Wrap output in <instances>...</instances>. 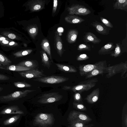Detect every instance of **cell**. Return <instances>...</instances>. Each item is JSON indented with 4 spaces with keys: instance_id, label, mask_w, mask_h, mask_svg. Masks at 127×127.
I'll use <instances>...</instances> for the list:
<instances>
[{
    "instance_id": "6da1fadb",
    "label": "cell",
    "mask_w": 127,
    "mask_h": 127,
    "mask_svg": "<svg viewBox=\"0 0 127 127\" xmlns=\"http://www.w3.org/2000/svg\"><path fill=\"white\" fill-rule=\"evenodd\" d=\"M67 120L70 124L76 122H83L88 124L92 119L84 113L75 110L69 113Z\"/></svg>"
},
{
    "instance_id": "7a4b0ae2",
    "label": "cell",
    "mask_w": 127,
    "mask_h": 127,
    "mask_svg": "<svg viewBox=\"0 0 127 127\" xmlns=\"http://www.w3.org/2000/svg\"><path fill=\"white\" fill-rule=\"evenodd\" d=\"M54 122L53 115L52 114L40 113L35 117L34 121L37 125L42 127H47L52 125Z\"/></svg>"
},
{
    "instance_id": "3957f363",
    "label": "cell",
    "mask_w": 127,
    "mask_h": 127,
    "mask_svg": "<svg viewBox=\"0 0 127 127\" xmlns=\"http://www.w3.org/2000/svg\"><path fill=\"white\" fill-rule=\"evenodd\" d=\"M35 90H26L15 92L6 95L0 96V102L7 103L11 101L17 100L27 95L29 93Z\"/></svg>"
},
{
    "instance_id": "277c9868",
    "label": "cell",
    "mask_w": 127,
    "mask_h": 127,
    "mask_svg": "<svg viewBox=\"0 0 127 127\" xmlns=\"http://www.w3.org/2000/svg\"><path fill=\"white\" fill-rule=\"evenodd\" d=\"M62 97V95L59 93L52 92L45 93L39 97V99L38 102L41 104L48 103L59 101Z\"/></svg>"
},
{
    "instance_id": "5b68a950",
    "label": "cell",
    "mask_w": 127,
    "mask_h": 127,
    "mask_svg": "<svg viewBox=\"0 0 127 127\" xmlns=\"http://www.w3.org/2000/svg\"><path fill=\"white\" fill-rule=\"evenodd\" d=\"M68 79V78L63 76L54 75L37 78L33 80L43 83L56 84L63 83Z\"/></svg>"
},
{
    "instance_id": "8992f818",
    "label": "cell",
    "mask_w": 127,
    "mask_h": 127,
    "mask_svg": "<svg viewBox=\"0 0 127 127\" xmlns=\"http://www.w3.org/2000/svg\"><path fill=\"white\" fill-rule=\"evenodd\" d=\"M67 9L70 15L85 16L91 13L89 9L84 6L78 4L73 5L70 7H67Z\"/></svg>"
},
{
    "instance_id": "52a82bcc",
    "label": "cell",
    "mask_w": 127,
    "mask_h": 127,
    "mask_svg": "<svg viewBox=\"0 0 127 127\" xmlns=\"http://www.w3.org/2000/svg\"><path fill=\"white\" fill-rule=\"evenodd\" d=\"M24 114V112L17 105L7 106L0 109V115L2 116Z\"/></svg>"
},
{
    "instance_id": "ba28073f",
    "label": "cell",
    "mask_w": 127,
    "mask_h": 127,
    "mask_svg": "<svg viewBox=\"0 0 127 127\" xmlns=\"http://www.w3.org/2000/svg\"><path fill=\"white\" fill-rule=\"evenodd\" d=\"M19 73L21 77L27 79L40 78L45 76L43 73L37 69H32L20 72Z\"/></svg>"
},
{
    "instance_id": "9c48e42d",
    "label": "cell",
    "mask_w": 127,
    "mask_h": 127,
    "mask_svg": "<svg viewBox=\"0 0 127 127\" xmlns=\"http://www.w3.org/2000/svg\"><path fill=\"white\" fill-rule=\"evenodd\" d=\"M21 114L13 115L4 120L2 119L0 122V125L2 127H8L15 125L20 119Z\"/></svg>"
},
{
    "instance_id": "30bf717a",
    "label": "cell",
    "mask_w": 127,
    "mask_h": 127,
    "mask_svg": "<svg viewBox=\"0 0 127 127\" xmlns=\"http://www.w3.org/2000/svg\"><path fill=\"white\" fill-rule=\"evenodd\" d=\"M91 25L95 28L96 31L99 34L107 35L109 33L111 28L107 27L102 23L95 21L93 22Z\"/></svg>"
},
{
    "instance_id": "8fae6325",
    "label": "cell",
    "mask_w": 127,
    "mask_h": 127,
    "mask_svg": "<svg viewBox=\"0 0 127 127\" xmlns=\"http://www.w3.org/2000/svg\"><path fill=\"white\" fill-rule=\"evenodd\" d=\"M45 5V1L41 0H32L29 3V8L32 12L41 10L44 8Z\"/></svg>"
},
{
    "instance_id": "7c38bea8",
    "label": "cell",
    "mask_w": 127,
    "mask_h": 127,
    "mask_svg": "<svg viewBox=\"0 0 127 127\" xmlns=\"http://www.w3.org/2000/svg\"><path fill=\"white\" fill-rule=\"evenodd\" d=\"M84 41L86 43L91 42L94 44L99 43L101 40L97 37L93 33L89 32H86L83 37Z\"/></svg>"
},
{
    "instance_id": "4fadbf2b",
    "label": "cell",
    "mask_w": 127,
    "mask_h": 127,
    "mask_svg": "<svg viewBox=\"0 0 127 127\" xmlns=\"http://www.w3.org/2000/svg\"><path fill=\"white\" fill-rule=\"evenodd\" d=\"M65 21L71 24H79L85 21V20L77 15H67L65 17Z\"/></svg>"
},
{
    "instance_id": "5bb4252c",
    "label": "cell",
    "mask_w": 127,
    "mask_h": 127,
    "mask_svg": "<svg viewBox=\"0 0 127 127\" xmlns=\"http://www.w3.org/2000/svg\"><path fill=\"white\" fill-rule=\"evenodd\" d=\"M114 9H120L127 11V0H117L114 4Z\"/></svg>"
},
{
    "instance_id": "9a60e30c",
    "label": "cell",
    "mask_w": 127,
    "mask_h": 127,
    "mask_svg": "<svg viewBox=\"0 0 127 127\" xmlns=\"http://www.w3.org/2000/svg\"><path fill=\"white\" fill-rule=\"evenodd\" d=\"M78 34V32L76 30L72 29L70 30L67 36V40L68 42L70 43L75 42Z\"/></svg>"
},
{
    "instance_id": "2e32d148",
    "label": "cell",
    "mask_w": 127,
    "mask_h": 127,
    "mask_svg": "<svg viewBox=\"0 0 127 127\" xmlns=\"http://www.w3.org/2000/svg\"><path fill=\"white\" fill-rule=\"evenodd\" d=\"M115 47L114 44L111 42L107 43L103 46L99 51V54H105L109 53Z\"/></svg>"
},
{
    "instance_id": "e0dca14e",
    "label": "cell",
    "mask_w": 127,
    "mask_h": 127,
    "mask_svg": "<svg viewBox=\"0 0 127 127\" xmlns=\"http://www.w3.org/2000/svg\"><path fill=\"white\" fill-rule=\"evenodd\" d=\"M56 35V41L57 50L58 54L61 57L63 51V42L60 36L57 33Z\"/></svg>"
},
{
    "instance_id": "ac0fdd59",
    "label": "cell",
    "mask_w": 127,
    "mask_h": 127,
    "mask_svg": "<svg viewBox=\"0 0 127 127\" xmlns=\"http://www.w3.org/2000/svg\"><path fill=\"white\" fill-rule=\"evenodd\" d=\"M41 46L42 49L49 55L50 59H52L51 49L48 40L46 38L43 39L41 41Z\"/></svg>"
},
{
    "instance_id": "d6986e66",
    "label": "cell",
    "mask_w": 127,
    "mask_h": 127,
    "mask_svg": "<svg viewBox=\"0 0 127 127\" xmlns=\"http://www.w3.org/2000/svg\"><path fill=\"white\" fill-rule=\"evenodd\" d=\"M17 65L28 67L33 69L37 66L35 62L32 61L27 60L21 62L17 64Z\"/></svg>"
},
{
    "instance_id": "ffe728a7",
    "label": "cell",
    "mask_w": 127,
    "mask_h": 127,
    "mask_svg": "<svg viewBox=\"0 0 127 127\" xmlns=\"http://www.w3.org/2000/svg\"><path fill=\"white\" fill-rule=\"evenodd\" d=\"M6 69L8 70L15 71H23L32 69L30 68L20 66L12 65L7 66Z\"/></svg>"
},
{
    "instance_id": "44dd1931",
    "label": "cell",
    "mask_w": 127,
    "mask_h": 127,
    "mask_svg": "<svg viewBox=\"0 0 127 127\" xmlns=\"http://www.w3.org/2000/svg\"><path fill=\"white\" fill-rule=\"evenodd\" d=\"M56 65L59 70L66 72H75L74 68L71 66L60 64H55Z\"/></svg>"
},
{
    "instance_id": "7402d4cb",
    "label": "cell",
    "mask_w": 127,
    "mask_h": 127,
    "mask_svg": "<svg viewBox=\"0 0 127 127\" xmlns=\"http://www.w3.org/2000/svg\"><path fill=\"white\" fill-rule=\"evenodd\" d=\"M27 31L30 36L34 38L37 34L38 28L36 25H31L28 27Z\"/></svg>"
},
{
    "instance_id": "603a6c76",
    "label": "cell",
    "mask_w": 127,
    "mask_h": 127,
    "mask_svg": "<svg viewBox=\"0 0 127 127\" xmlns=\"http://www.w3.org/2000/svg\"><path fill=\"white\" fill-rule=\"evenodd\" d=\"M40 52L43 63L45 66L49 68L50 67L51 64L47 54L44 51L42 50H41Z\"/></svg>"
},
{
    "instance_id": "cb8c5ba5",
    "label": "cell",
    "mask_w": 127,
    "mask_h": 127,
    "mask_svg": "<svg viewBox=\"0 0 127 127\" xmlns=\"http://www.w3.org/2000/svg\"><path fill=\"white\" fill-rule=\"evenodd\" d=\"M11 61L4 56L0 53V64L4 66H9Z\"/></svg>"
},
{
    "instance_id": "d4e9b609",
    "label": "cell",
    "mask_w": 127,
    "mask_h": 127,
    "mask_svg": "<svg viewBox=\"0 0 127 127\" xmlns=\"http://www.w3.org/2000/svg\"><path fill=\"white\" fill-rule=\"evenodd\" d=\"M70 125L69 127H92L95 126L92 124H88L83 122H76Z\"/></svg>"
},
{
    "instance_id": "484cf974",
    "label": "cell",
    "mask_w": 127,
    "mask_h": 127,
    "mask_svg": "<svg viewBox=\"0 0 127 127\" xmlns=\"http://www.w3.org/2000/svg\"><path fill=\"white\" fill-rule=\"evenodd\" d=\"M32 51V49L26 50L16 53L14 55L17 57H22L30 54Z\"/></svg>"
},
{
    "instance_id": "4316f807",
    "label": "cell",
    "mask_w": 127,
    "mask_h": 127,
    "mask_svg": "<svg viewBox=\"0 0 127 127\" xmlns=\"http://www.w3.org/2000/svg\"><path fill=\"white\" fill-rule=\"evenodd\" d=\"M13 84L15 87L18 88H27L32 86L31 84L24 82H15Z\"/></svg>"
},
{
    "instance_id": "83f0119b",
    "label": "cell",
    "mask_w": 127,
    "mask_h": 127,
    "mask_svg": "<svg viewBox=\"0 0 127 127\" xmlns=\"http://www.w3.org/2000/svg\"><path fill=\"white\" fill-rule=\"evenodd\" d=\"M74 108L79 111H86L87 109L86 107L84 105L77 103H73Z\"/></svg>"
},
{
    "instance_id": "f1b7e54d",
    "label": "cell",
    "mask_w": 127,
    "mask_h": 127,
    "mask_svg": "<svg viewBox=\"0 0 127 127\" xmlns=\"http://www.w3.org/2000/svg\"><path fill=\"white\" fill-rule=\"evenodd\" d=\"M77 50L79 51H90L91 50L90 46L88 44H81L78 46Z\"/></svg>"
},
{
    "instance_id": "f546056e",
    "label": "cell",
    "mask_w": 127,
    "mask_h": 127,
    "mask_svg": "<svg viewBox=\"0 0 127 127\" xmlns=\"http://www.w3.org/2000/svg\"><path fill=\"white\" fill-rule=\"evenodd\" d=\"M101 21L105 26L110 28H112L113 26L112 24L106 19L102 17H100Z\"/></svg>"
},
{
    "instance_id": "4dcf8cb0",
    "label": "cell",
    "mask_w": 127,
    "mask_h": 127,
    "mask_svg": "<svg viewBox=\"0 0 127 127\" xmlns=\"http://www.w3.org/2000/svg\"><path fill=\"white\" fill-rule=\"evenodd\" d=\"M116 46L114 51V53L113 55L115 56H117L119 55L121 53V48L119 43H116Z\"/></svg>"
},
{
    "instance_id": "1f68e13d",
    "label": "cell",
    "mask_w": 127,
    "mask_h": 127,
    "mask_svg": "<svg viewBox=\"0 0 127 127\" xmlns=\"http://www.w3.org/2000/svg\"><path fill=\"white\" fill-rule=\"evenodd\" d=\"M94 67V65L93 64H88L84 67L83 70L85 72H89L92 70Z\"/></svg>"
},
{
    "instance_id": "d6a6232c",
    "label": "cell",
    "mask_w": 127,
    "mask_h": 127,
    "mask_svg": "<svg viewBox=\"0 0 127 127\" xmlns=\"http://www.w3.org/2000/svg\"><path fill=\"white\" fill-rule=\"evenodd\" d=\"M58 5V0H54L53 1V4L52 10V13H55L56 10Z\"/></svg>"
},
{
    "instance_id": "836d02e7",
    "label": "cell",
    "mask_w": 127,
    "mask_h": 127,
    "mask_svg": "<svg viewBox=\"0 0 127 127\" xmlns=\"http://www.w3.org/2000/svg\"><path fill=\"white\" fill-rule=\"evenodd\" d=\"M9 79L10 78L7 76L0 74V80H7Z\"/></svg>"
},
{
    "instance_id": "e575fe53",
    "label": "cell",
    "mask_w": 127,
    "mask_h": 127,
    "mask_svg": "<svg viewBox=\"0 0 127 127\" xmlns=\"http://www.w3.org/2000/svg\"><path fill=\"white\" fill-rule=\"evenodd\" d=\"M80 98V95L79 93H76L74 95V99L76 101H79Z\"/></svg>"
},
{
    "instance_id": "d590c367",
    "label": "cell",
    "mask_w": 127,
    "mask_h": 127,
    "mask_svg": "<svg viewBox=\"0 0 127 127\" xmlns=\"http://www.w3.org/2000/svg\"><path fill=\"white\" fill-rule=\"evenodd\" d=\"M99 73V71L97 69H95L92 72V74L93 75H96L98 74Z\"/></svg>"
},
{
    "instance_id": "8d00e7d4",
    "label": "cell",
    "mask_w": 127,
    "mask_h": 127,
    "mask_svg": "<svg viewBox=\"0 0 127 127\" xmlns=\"http://www.w3.org/2000/svg\"><path fill=\"white\" fill-rule=\"evenodd\" d=\"M8 37L11 39H14L16 38V35L13 33L9 34L8 35Z\"/></svg>"
},
{
    "instance_id": "74e56055",
    "label": "cell",
    "mask_w": 127,
    "mask_h": 127,
    "mask_svg": "<svg viewBox=\"0 0 127 127\" xmlns=\"http://www.w3.org/2000/svg\"><path fill=\"white\" fill-rule=\"evenodd\" d=\"M88 57V56H87ZM87 55L85 54H81L78 57V58H81L82 59H85L87 57Z\"/></svg>"
},
{
    "instance_id": "f35d334b",
    "label": "cell",
    "mask_w": 127,
    "mask_h": 127,
    "mask_svg": "<svg viewBox=\"0 0 127 127\" xmlns=\"http://www.w3.org/2000/svg\"><path fill=\"white\" fill-rule=\"evenodd\" d=\"M2 42L4 44H7L8 43L9 41L6 40H4L2 41Z\"/></svg>"
},
{
    "instance_id": "ab89813d",
    "label": "cell",
    "mask_w": 127,
    "mask_h": 127,
    "mask_svg": "<svg viewBox=\"0 0 127 127\" xmlns=\"http://www.w3.org/2000/svg\"><path fill=\"white\" fill-rule=\"evenodd\" d=\"M4 40H5V38L4 37H0V41H2Z\"/></svg>"
},
{
    "instance_id": "60d3db41",
    "label": "cell",
    "mask_w": 127,
    "mask_h": 127,
    "mask_svg": "<svg viewBox=\"0 0 127 127\" xmlns=\"http://www.w3.org/2000/svg\"><path fill=\"white\" fill-rule=\"evenodd\" d=\"M5 68L3 67L2 65L0 64V69H4Z\"/></svg>"
},
{
    "instance_id": "b9f144b4",
    "label": "cell",
    "mask_w": 127,
    "mask_h": 127,
    "mask_svg": "<svg viewBox=\"0 0 127 127\" xmlns=\"http://www.w3.org/2000/svg\"><path fill=\"white\" fill-rule=\"evenodd\" d=\"M15 44L14 42L13 41H12L10 42L9 44L10 45H14Z\"/></svg>"
},
{
    "instance_id": "7bdbcfd3",
    "label": "cell",
    "mask_w": 127,
    "mask_h": 127,
    "mask_svg": "<svg viewBox=\"0 0 127 127\" xmlns=\"http://www.w3.org/2000/svg\"><path fill=\"white\" fill-rule=\"evenodd\" d=\"M3 88L1 87L0 86V92L2 90H3Z\"/></svg>"
}]
</instances>
